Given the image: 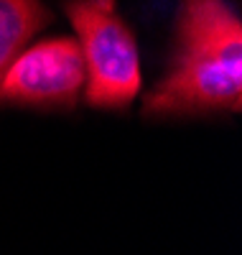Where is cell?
<instances>
[{"label": "cell", "instance_id": "obj_1", "mask_svg": "<svg viewBox=\"0 0 242 255\" xmlns=\"http://www.w3.org/2000/svg\"><path fill=\"white\" fill-rule=\"evenodd\" d=\"M166 77L148 92V115L242 108V23L227 0H181Z\"/></svg>", "mask_w": 242, "mask_h": 255}, {"label": "cell", "instance_id": "obj_2", "mask_svg": "<svg viewBox=\"0 0 242 255\" xmlns=\"http://www.w3.org/2000/svg\"><path fill=\"white\" fill-rule=\"evenodd\" d=\"M67 15L84 61V97L92 108H125L140 92V59L133 31L113 0H72Z\"/></svg>", "mask_w": 242, "mask_h": 255}, {"label": "cell", "instance_id": "obj_3", "mask_svg": "<svg viewBox=\"0 0 242 255\" xmlns=\"http://www.w3.org/2000/svg\"><path fill=\"white\" fill-rule=\"evenodd\" d=\"M84 87V61L74 38L23 49L0 79V100L23 105H74Z\"/></svg>", "mask_w": 242, "mask_h": 255}, {"label": "cell", "instance_id": "obj_4", "mask_svg": "<svg viewBox=\"0 0 242 255\" xmlns=\"http://www.w3.org/2000/svg\"><path fill=\"white\" fill-rule=\"evenodd\" d=\"M46 20L49 13L38 0H0V79Z\"/></svg>", "mask_w": 242, "mask_h": 255}]
</instances>
